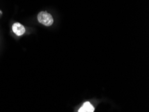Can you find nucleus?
Segmentation results:
<instances>
[{
  "instance_id": "1",
  "label": "nucleus",
  "mask_w": 149,
  "mask_h": 112,
  "mask_svg": "<svg viewBox=\"0 0 149 112\" xmlns=\"http://www.w3.org/2000/svg\"><path fill=\"white\" fill-rule=\"evenodd\" d=\"M38 22L41 23L42 24L46 26H49L53 24L54 19L50 13L47 12V11H42L38 13Z\"/></svg>"
},
{
  "instance_id": "2",
  "label": "nucleus",
  "mask_w": 149,
  "mask_h": 112,
  "mask_svg": "<svg viewBox=\"0 0 149 112\" xmlns=\"http://www.w3.org/2000/svg\"><path fill=\"white\" fill-rule=\"evenodd\" d=\"M12 30L13 33L16 34L17 36H22L25 33L26 29H25L23 25L20 24V23H15L12 26Z\"/></svg>"
},
{
  "instance_id": "3",
  "label": "nucleus",
  "mask_w": 149,
  "mask_h": 112,
  "mask_svg": "<svg viewBox=\"0 0 149 112\" xmlns=\"http://www.w3.org/2000/svg\"><path fill=\"white\" fill-rule=\"evenodd\" d=\"M94 108L90 102L87 101L84 104L82 107L79 109L78 112H94Z\"/></svg>"
}]
</instances>
